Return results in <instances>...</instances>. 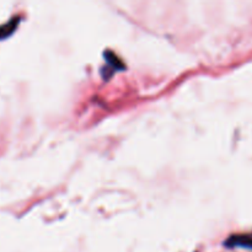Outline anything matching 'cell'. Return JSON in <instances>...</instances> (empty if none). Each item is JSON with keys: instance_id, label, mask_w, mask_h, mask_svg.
<instances>
[{"instance_id": "obj_2", "label": "cell", "mask_w": 252, "mask_h": 252, "mask_svg": "<svg viewBox=\"0 0 252 252\" xmlns=\"http://www.w3.org/2000/svg\"><path fill=\"white\" fill-rule=\"evenodd\" d=\"M105 58H106V61H107V63L111 64V65H112L115 69H123V68H125V64L121 62V59L118 58V57L116 56L113 52L106 51L105 52Z\"/></svg>"}, {"instance_id": "obj_3", "label": "cell", "mask_w": 252, "mask_h": 252, "mask_svg": "<svg viewBox=\"0 0 252 252\" xmlns=\"http://www.w3.org/2000/svg\"><path fill=\"white\" fill-rule=\"evenodd\" d=\"M17 22H19V19H12L11 21H9L7 24H5L4 26H0V38L9 36V34L15 30Z\"/></svg>"}, {"instance_id": "obj_1", "label": "cell", "mask_w": 252, "mask_h": 252, "mask_svg": "<svg viewBox=\"0 0 252 252\" xmlns=\"http://www.w3.org/2000/svg\"><path fill=\"white\" fill-rule=\"evenodd\" d=\"M226 248H246L252 249V235H231L228 240L224 243Z\"/></svg>"}]
</instances>
